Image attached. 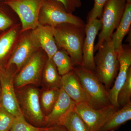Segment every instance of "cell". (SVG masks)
<instances>
[{"instance_id":"8fae6325","label":"cell","mask_w":131,"mask_h":131,"mask_svg":"<svg viewBox=\"0 0 131 131\" xmlns=\"http://www.w3.org/2000/svg\"><path fill=\"white\" fill-rule=\"evenodd\" d=\"M40 47L37 39L32 31L19 42L8 61L6 68L14 66L17 71H19Z\"/></svg>"},{"instance_id":"5b68a950","label":"cell","mask_w":131,"mask_h":131,"mask_svg":"<svg viewBox=\"0 0 131 131\" xmlns=\"http://www.w3.org/2000/svg\"><path fill=\"white\" fill-rule=\"evenodd\" d=\"M125 0H107L102 14V27L98 35L94 51H97L106 40L112 38L114 31L120 23L126 5Z\"/></svg>"},{"instance_id":"ac0fdd59","label":"cell","mask_w":131,"mask_h":131,"mask_svg":"<svg viewBox=\"0 0 131 131\" xmlns=\"http://www.w3.org/2000/svg\"><path fill=\"white\" fill-rule=\"evenodd\" d=\"M131 24V3H126L121 20L111 38L113 45L118 52L123 47L122 41L130 30Z\"/></svg>"},{"instance_id":"4fadbf2b","label":"cell","mask_w":131,"mask_h":131,"mask_svg":"<svg viewBox=\"0 0 131 131\" xmlns=\"http://www.w3.org/2000/svg\"><path fill=\"white\" fill-rule=\"evenodd\" d=\"M118 52L119 63L118 73L112 88L108 91L110 103L116 110L119 108L117 102L118 93L126 80L131 65V50L130 47L123 46L122 49Z\"/></svg>"},{"instance_id":"ffe728a7","label":"cell","mask_w":131,"mask_h":131,"mask_svg":"<svg viewBox=\"0 0 131 131\" xmlns=\"http://www.w3.org/2000/svg\"><path fill=\"white\" fill-rule=\"evenodd\" d=\"M61 89L45 88L40 95V105L45 116L49 114L54 107L58 99Z\"/></svg>"},{"instance_id":"52a82bcc","label":"cell","mask_w":131,"mask_h":131,"mask_svg":"<svg viewBox=\"0 0 131 131\" xmlns=\"http://www.w3.org/2000/svg\"><path fill=\"white\" fill-rule=\"evenodd\" d=\"M45 0H6L4 2L19 16L21 32L34 30L40 24V9Z\"/></svg>"},{"instance_id":"83f0119b","label":"cell","mask_w":131,"mask_h":131,"mask_svg":"<svg viewBox=\"0 0 131 131\" xmlns=\"http://www.w3.org/2000/svg\"><path fill=\"white\" fill-rule=\"evenodd\" d=\"M63 6L66 12L71 14L78 8L81 7L82 3L80 0H54Z\"/></svg>"},{"instance_id":"6da1fadb","label":"cell","mask_w":131,"mask_h":131,"mask_svg":"<svg viewBox=\"0 0 131 131\" xmlns=\"http://www.w3.org/2000/svg\"><path fill=\"white\" fill-rule=\"evenodd\" d=\"M52 30L57 46L68 52L74 66H82L85 26L66 24L52 27Z\"/></svg>"},{"instance_id":"2e32d148","label":"cell","mask_w":131,"mask_h":131,"mask_svg":"<svg viewBox=\"0 0 131 131\" xmlns=\"http://www.w3.org/2000/svg\"><path fill=\"white\" fill-rule=\"evenodd\" d=\"M40 47L45 52L47 58L52 59L58 50L53 34L52 27L39 24L33 31Z\"/></svg>"},{"instance_id":"9c48e42d","label":"cell","mask_w":131,"mask_h":131,"mask_svg":"<svg viewBox=\"0 0 131 131\" xmlns=\"http://www.w3.org/2000/svg\"><path fill=\"white\" fill-rule=\"evenodd\" d=\"M14 76L9 68H0L1 105L16 117L23 115L16 97L14 83Z\"/></svg>"},{"instance_id":"3957f363","label":"cell","mask_w":131,"mask_h":131,"mask_svg":"<svg viewBox=\"0 0 131 131\" xmlns=\"http://www.w3.org/2000/svg\"><path fill=\"white\" fill-rule=\"evenodd\" d=\"M19 106L26 119L33 125L45 127V115L42 111L40 93L32 85L15 89Z\"/></svg>"},{"instance_id":"ba28073f","label":"cell","mask_w":131,"mask_h":131,"mask_svg":"<svg viewBox=\"0 0 131 131\" xmlns=\"http://www.w3.org/2000/svg\"><path fill=\"white\" fill-rule=\"evenodd\" d=\"M45 63V58L37 52L15 75L14 83L15 89L29 85L39 86L41 83V75Z\"/></svg>"},{"instance_id":"1f68e13d","label":"cell","mask_w":131,"mask_h":131,"mask_svg":"<svg viewBox=\"0 0 131 131\" xmlns=\"http://www.w3.org/2000/svg\"><path fill=\"white\" fill-rule=\"evenodd\" d=\"M0 103H1V90H0Z\"/></svg>"},{"instance_id":"f546056e","label":"cell","mask_w":131,"mask_h":131,"mask_svg":"<svg viewBox=\"0 0 131 131\" xmlns=\"http://www.w3.org/2000/svg\"><path fill=\"white\" fill-rule=\"evenodd\" d=\"M47 131H67L61 125H56L46 127Z\"/></svg>"},{"instance_id":"7402d4cb","label":"cell","mask_w":131,"mask_h":131,"mask_svg":"<svg viewBox=\"0 0 131 131\" xmlns=\"http://www.w3.org/2000/svg\"><path fill=\"white\" fill-rule=\"evenodd\" d=\"M60 125L67 131H90L86 124L74 110L66 117Z\"/></svg>"},{"instance_id":"f1b7e54d","label":"cell","mask_w":131,"mask_h":131,"mask_svg":"<svg viewBox=\"0 0 131 131\" xmlns=\"http://www.w3.org/2000/svg\"><path fill=\"white\" fill-rule=\"evenodd\" d=\"M13 22L5 13L0 11V30H4L12 25Z\"/></svg>"},{"instance_id":"d4e9b609","label":"cell","mask_w":131,"mask_h":131,"mask_svg":"<svg viewBox=\"0 0 131 131\" xmlns=\"http://www.w3.org/2000/svg\"><path fill=\"white\" fill-rule=\"evenodd\" d=\"M9 131H47L46 127L33 125L26 119L24 115L15 117L13 125Z\"/></svg>"},{"instance_id":"4316f807","label":"cell","mask_w":131,"mask_h":131,"mask_svg":"<svg viewBox=\"0 0 131 131\" xmlns=\"http://www.w3.org/2000/svg\"><path fill=\"white\" fill-rule=\"evenodd\" d=\"M107 0H94V6L89 12L88 21L98 19L101 16L105 4Z\"/></svg>"},{"instance_id":"7a4b0ae2","label":"cell","mask_w":131,"mask_h":131,"mask_svg":"<svg viewBox=\"0 0 131 131\" xmlns=\"http://www.w3.org/2000/svg\"><path fill=\"white\" fill-rule=\"evenodd\" d=\"M118 51L114 46L111 38L104 42L94 56L95 73L108 91L118 71Z\"/></svg>"},{"instance_id":"484cf974","label":"cell","mask_w":131,"mask_h":131,"mask_svg":"<svg viewBox=\"0 0 131 131\" xmlns=\"http://www.w3.org/2000/svg\"><path fill=\"white\" fill-rule=\"evenodd\" d=\"M15 118L0 103V131H10Z\"/></svg>"},{"instance_id":"9a60e30c","label":"cell","mask_w":131,"mask_h":131,"mask_svg":"<svg viewBox=\"0 0 131 131\" xmlns=\"http://www.w3.org/2000/svg\"><path fill=\"white\" fill-rule=\"evenodd\" d=\"M61 88L76 103H87L90 105L88 97L74 70L61 77Z\"/></svg>"},{"instance_id":"5bb4252c","label":"cell","mask_w":131,"mask_h":131,"mask_svg":"<svg viewBox=\"0 0 131 131\" xmlns=\"http://www.w3.org/2000/svg\"><path fill=\"white\" fill-rule=\"evenodd\" d=\"M76 103L61 88L56 103L50 113L45 117V127L60 125L64 118L74 110Z\"/></svg>"},{"instance_id":"8992f818","label":"cell","mask_w":131,"mask_h":131,"mask_svg":"<svg viewBox=\"0 0 131 131\" xmlns=\"http://www.w3.org/2000/svg\"><path fill=\"white\" fill-rule=\"evenodd\" d=\"M39 21L42 25L52 27L66 24L85 25L81 18L68 13L62 5L54 0L45 1L40 9Z\"/></svg>"},{"instance_id":"603a6c76","label":"cell","mask_w":131,"mask_h":131,"mask_svg":"<svg viewBox=\"0 0 131 131\" xmlns=\"http://www.w3.org/2000/svg\"><path fill=\"white\" fill-rule=\"evenodd\" d=\"M131 96V68L128 70L127 77L117 95V102L122 107L130 102Z\"/></svg>"},{"instance_id":"277c9868","label":"cell","mask_w":131,"mask_h":131,"mask_svg":"<svg viewBox=\"0 0 131 131\" xmlns=\"http://www.w3.org/2000/svg\"><path fill=\"white\" fill-rule=\"evenodd\" d=\"M73 70L88 97L91 106L101 108L112 106L108 90L98 80L95 72L80 66H74Z\"/></svg>"},{"instance_id":"e0dca14e","label":"cell","mask_w":131,"mask_h":131,"mask_svg":"<svg viewBox=\"0 0 131 131\" xmlns=\"http://www.w3.org/2000/svg\"><path fill=\"white\" fill-rule=\"evenodd\" d=\"M131 119V102L116 110L98 131H115Z\"/></svg>"},{"instance_id":"4dcf8cb0","label":"cell","mask_w":131,"mask_h":131,"mask_svg":"<svg viewBox=\"0 0 131 131\" xmlns=\"http://www.w3.org/2000/svg\"><path fill=\"white\" fill-rule=\"evenodd\" d=\"M126 3H131V0H125Z\"/></svg>"},{"instance_id":"d6986e66","label":"cell","mask_w":131,"mask_h":131,"mask_svg":"<svg viewBox=\"0 0 131 131\" xmlns=\"http://www.w3.org/2000/svg\"><path fill=\"white\" fill-rule=\"evenodd\" d=\"M42 73L45 88H61V76L59 74L56 66L52 59L47 58Z\"/></svg>"},{"instance_id":"7c38bea8","label":"cell","mask_w":131,"mask_h":131,"mask_svg":"<svg viewBox=\"0 0 131 131\" xmlns=\"http://www.w3.org/2000/svg\"><path fill=\"white\" fill-rule=\"evenodd\" d=\"M101 27V21L98 19L88 21L85 25V37L83 46L82 67L94 72L95 70L94 59L95 41Z\"/></svg>"},{"instance_id":"30bf717a","label":"cell","mask_w":131,"mask_h":131,"mask_svg":"<svg viewBox=\"0 0 131 131\" xmlns=\"http://www.w3.org/2000/svg\"><path fill=\"white\" fill-rule=\"evenodd\" d=\"M112 106L95 108L85 103H76L74 111L88 127L90 131H98L116 111Z\"/></svg>"},{"instance_id":"44dd1931","label":"cell","mask_w":131,"mask_h":131,"mask_svg":"<svg viewBox=\"0 0 131 131\" xmlns=\"http://www.w3.org/2000/svg\"><path fill=\"white\" fill-rule=\"evenodd\" d=\"M52 59L61 77L73 70L74 68L70 56L64 50H58Z\"/></svg>"},{"instance_id":"cb8c5ba5","label":"cell","mask_w":131,"mask_h":131,"mask_svg":"<svg viewBox=\"0 0 131 131\" xmlns=\"http://www.w3.org/2000/svg\"><path fill=\"white\" fill-rule=\"evenodd\" d=\"M17 32L12 29L0 38V61H2L8 53L15 41Z\"/></svg>"}]
</instances>
